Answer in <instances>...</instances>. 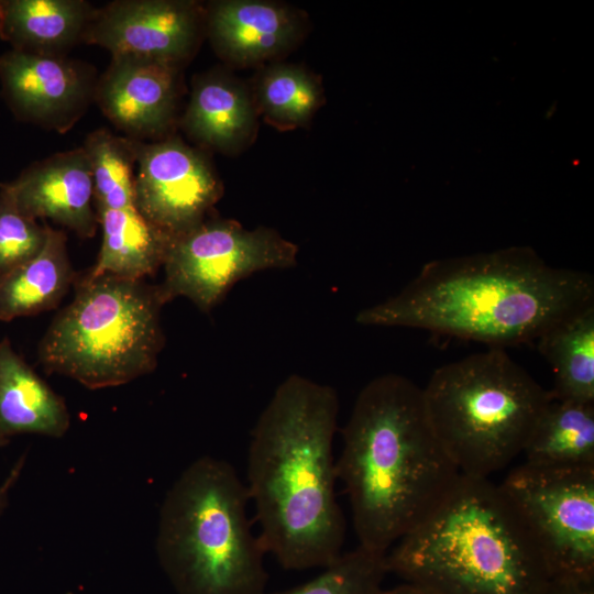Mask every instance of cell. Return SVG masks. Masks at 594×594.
<instances>
[{
	"instance_id": "10",
	"label": "cell",
	"mask_w": 594,
	"mask_h": 594,
	"mask_svg": "<svg viewBox=\"0 0 594 594\" xmlns=\"http://www.w3.org/2000/svg\"><path fill=\"white\" fill-rule=\"evenodd\" d=\"M136 152L134 208L174 238L204 222L223 193L206 151L172 134Z\"/></svg>"
},
{
	"instance_id": "30",
	"label": "cell",
	"mask_w": 594,
	"mask_h": 594,
	"mask_svg": "<svg viewBox=\"0 0 594 594\" xmlns=\"http://www.w3.org/2000/svg\"><path fill=\"white\" fill-rule=\"evenodd\" d=\"M8 443V440L0 438V447H3Z\"/></svg>"
},
{
	"instance_id": "3",
	"label": "cell",
	"mask_w": 594,
	"mask_h": 594,
	"mask_svg": "<svg viewBox=\"0 0 594 594\" xmlns=\"http://www.w3.org/2000/svg\"><path fill=\"white\" fill-rule=\"evenodd\" d=\"M336 460L359 546L387 552L449 496L461 473L427 414L422 388L385 374L358 395Z\"/></svg>"
},
{
	"instance_id": "18",
	"label": "cell",
	"mask_w": 594,
	"mask_h": 594,
	"mask_svg": "<svg viewBox=\"0 0 594 594\" xmlns=\"http://www.w3.org/2000/svg\"><path fill=\"white\" fill-rule=\"evenodd\" d=\"M94 12L84 0L0 1V36L14 51L66 56L82 42Z\"/></svg>"
},
{
	"instance_id": "15",
	"label": "cell",
	"mask_w": 594,
	"mask_h": 594,
	"mask_svg": "<svg viewBox=\"0 0 594 594\" xmlns=\"http://www.w3.org/2000/svg\"><path fill=\"white\" fill-rule=\"evenodd\" d=\"M0 191L26 217L52 220L81 238L96 234L94 182L82 146L33 163Z\"/></svg>"
},
{
	"instance_id": "11",
	"label": "cell",
	"mask_w": 594,
	"mask_h": 594,
	"mask_svg": "<svg viewBox=\"0 0 594 594\" xmlns=\"http://www.w3.org/2000/svg\"><path fill=\"white\" fill-rule=\"evenodd\" d=\"M205 34V6L191 0H117L95 9L82 42L111 56H135L177 66Z\"/></svg>"
},
{
	"instance_id": "29",
	"label": "cell",
	"mask_w": 594,
	"mask_h": 594,
	"mask_svg": "<svg viewBox=\"0 0 594 594\" xmlns=\"http://www.w3.org/2000/svg\"><path fill=\"white\" fill-rule=\"evenodd\" d=\"M374 594H422L421 592H419L417 588H415L414 586L409 585V584H403V585H398V586H395V587H392V588H380L376 593Z\"/></svg>"
},
{
	"instance_id": "27",
	"label": "cell",
	"mask_w": 594,
	"mask_h": 594,
	"mask_svg": "<svg viewBox=\"0 0 594 594\" xmlns=\"http://www.w3.org/2000/svg\"><path fill=\"white\" fill-rule=\"evenodd\" d=\"M547 594H594V582L552 580Z\"/></svg>"
},
{
	"instance_id": "28",
	"label": "cell",
	"mask_w": 594,
	"mask_h": 594,
	"mask_svg": "<svg viewBox=\"0 0 594 594\" xmlns=\"http://www.w3.org/2000/svg\"><path fill=\"white\" fill-rule=\"evenodd\" d=\"M24 461H25V455H22L12 468L6 481L0 485V514L2 513V510L6 508L8 504L10 490L14 486V484L16 483L18 479L21 475Z\"/></svg>"
},
{
	"instance_id": "26",
	"label": "cell",
	"mask_w": 594,
	"mask_h": 594,
	"mask_svg": "<svg viewBox=\"0 0 594 594\" xmlns=\"http://www.w3.org/2000/svg\"><path fill=\"white\" fill-rule=\"evenodd\" d=\"M47 224L26 217L0 191V278L36 255Z\"/></svg>"
},
{
	"instance_id": "19",
	"label": "cell",
	"mask_w": 594,
	"mask_h": 594,
	"mask_svg": "<svg viewBox=\"0 0 594 594\" xmlns=\"http://www.w3.org/2000/svg\"><path fill=\"white\" fill-rule=\"evenodd\" d=\"M102 243L90 276L144 280L163 267L174 239L135 208H97Z\"/></svg>"
},
{
	"instance_id": "16",
	"label": "cell",
	"mask_w": 594,
	"mask_h": 594,
	"mask_svg": "<svg viewBox=\"0 0 594 594\" xmlns=\"http://www.w3.org/2000/svg\"><path fill=\"white\" fill-rule=\"evenodd\" d=\"M258 117L251 87L215 68L194 79L180 127L197 147L237 155L254 142Z\"/></svg>"
},
{
	"instance_id": "4",
	"label": "cell",
	"mask_w": 594,
	"mask_h": 594,
	"mask_svg": "<svg viewBox=\"0 0 594 594\" xmlns=\"http://www.w3.org/2000/svg\"><path fill=\"white\" fill-rule=\"evenodd\" d=\"M386 565L422 594H547L553 580L499 484L465 475L386 552Z\"/></svg>"
},
{
	"instance_id": "6",
	"label": "cell",
	"mask_w": 594,
	"mask_h": 594,
	"mask_svg": "<svg viewBox=\"0 0 594 594\" xmlns=\"http://www.w3.org/2000/svg\"><path fill=\"white\" fill-rule=\"evenodd\" d=\"M422 393L435 433L461 475L485 479L522 453L552 399L503 348L438 367Z\"/></svg>"
},
{
	"instance_id": "25",
	"label": "cell",
	"mask_w": 594,
	"mask_h": 594,
	"mask_svg": "<svg viewBox=\"0 0 594 594\" xmlns=\"http://www.w3.org/2000/svg\"><path fill=\"white\" fill-rule=\"evenodd\" d=\"M388 573L386 552L362 546L342 553L312 580L285 591L262 594H374Z\"/></svg>"
},
{
	"instance_id": "13",
	"label": "cell",
	"mask_w": 594,
	"mask_h": 594,
	"mask_svg": "<svg viewBox=\"0 0 594 594\" xmlns=\"http://www.w3.org/2000/svg\"><path fill=\"white\" fill-rule=\"evenodd\" d=\"M180 66L135 57L112 56L98 77L95 101L128 138L162 140L177 119Z\"/></svg>"
},
{
	"instance_id": "24",
	"label": "cell",
	"mask_w": 594,
	"mask_h": 594,
	"mask_svg": "<svg viewBox=\"0 0 594 594\" xmlns=\"http://www.w3.org/2000/svg\"><path fill=\"white\" fill-rule=\"evenodd\" d=\"M82 147L90 165L97 208H134L136 140L98 129L87 135Z\"/></svg>"
},
{
	"instance_id": "1",
	"label": "cell",
	"mask_w": 594,
	"mask_h": 594,
	"mask_svg": "<svg viewBox=\"0 0 594 594\" xmlns=\"http://www.w3.org/2000/svg\"><path fill=\"white\" fill-rule=\"evenodd\" d=\"M333 387L290 375L257 419L246 491L266 553L287 570L326 568L342 553L345 521L336 497Z\"/></svg>"
},
{
	"instance_id": "22",
	"label": "cell",
	"mask_w": 594,
	"mask_h": 594,
	"mask_svg": "<svg viewBox=\"0 0 594 594\" xmlns=\"http://www.w3.org/2000/svg\"><path fill=\"white\" fill-rule=\"evenodd\" d=\"M522 453L535 466L594 468V404L551 399Z\"/></svg>"
},
{
	"instance_id": "8",
	"label": "cell",
	"mask_w": 594,
	"mask_h": 594,
	"mask_svg": "<svg viewBox=\"0 0 594 594\" xmlns=\"http://www.w3.org/2000/svg\"><path fill=\"white\" fill-rule=\"evenodd\" d=\"M298 246L267 227L245 229L231 219H206L173 239L157 285L167 304L186 297L209 312L239 280L297 264Z\"/></svg>"
},
{
	"instance_id": "14",
	"label": "cell",
	"mask_w": 594,
	"mask_h": 594,
	"mask_svg": "<svg viewBox=\"0 0 594 594\" xmlns=\"http://www.w3.org/2000/svg\"><path fill=\"white\" fill-rule=\"evenodd\" d=\"M306 24L304 12L276 1L219 0L205 6V33L232 67L275 62L304 38Z\"/></svg>"
},
{
	"instance_id": "20",
	"label": "cell",
	"mask_w": 594,
	"mask_h": 594,
	"mask_svg": "<svg viewBox=\"0 0 594 594\" xmlns=\"http://www.w3.org/2000/svg\"><path fill=\"white\" fill-rule=\"evenodd\" d=\"M75 280L67 237L47 224L40 252L0 278V321L56 308Z\"/></svg>"
},
{
	"instance_id": "9",
	"label": "cell",
	"mask_w": 594,
	"mask_h": 594,
	"mask_svg": "<svg viewBox=\"0 0 594 594\" xmlns=\"http://www.w3.org/2000/svg\"><path fill=\"white\" fill-rule=\"evenodd\" d=\"M499 486L530 530L552 579L594 582V468L524 463Z\"/></svg>"
},
{
	"instance_id": "7",
	"label": "cell",
	"mask_w": 594,
	"mask_h": 594,
	"mask_svg": "<svg viewBox=\"0 0 594 594\" xmlns=\"http://www.w3.org/2000/svg\"><path fill=\"white\" fill-rule=\"evenodd\" d=\"M73 300L38 344L46 373L90 389L120 386L153 372L165 343L158 286L111 275L76 279Z\"/></svg>"
},
{
	"instance_id": "12",
	"label": "cell",
	"mask_w": 594,
	"mask_h": 594,
	"mask_svg": "<svg viewBox=\"0 0 594 594\" xmlns=\"http://www.w3.org/2000/svg\"><path fill=\"white\" fill-rule=\"evenodd\" d=\"M95 68L66 56L11 50L0 57L2 95L21 120L65 133L95 101Z\"/></svg>"
},
{
	"instance_id": "23",
	"label": "cell",
	"mask_w": 594,
	"mask_h": 594,
	"mask_svg": "<svg viewBox=\"0 0 594 594\" xmlns=\"http://www.w3.org/2000/svg\"><path fill=\"white\" fill-rule=\"evenodd\" d=\"M251 90L258 116L279 131L307 127L324 103L320 78L292 63L263 65Z\"/></svg>"
},
{
	"instance_id": "2",
	"label": "cell",
	"mask_w": 594,
	"mask_h": 594,
	"mask_svg": "<svg viewBox=\"0 0 594 594\" xmlns=\"http://www.w3.org/2000/svg\"><path fill=\"white\" fill-rule=\"evenodd\" d=\"M592 302V275L552 267L532 250L513 248L430 262L398 294L362 309L356 322L504 348L537 340Z\"/></svg>"
},
{
	"instance_id": "17",
	"label": "cell",
	"mask_w": 594,
	"mask_h": 594,
	"mask_svg": "<svg viewBox=\"0 0 594 594\" xmlns=\"http://www.w3.org/2000/svg\"><path fill=\"white\" fill-rule=\"evenodd\" d=\"M70 426L65 400L4 338L0 341V438L19 433L63 437Z\"/></svg>"
},
{
	"instance_id": "5",
	"label": "cell",
	"mask_w": 594,
	"mask_h": 594,
	"mask_svg": "<svg viewBox=\"0 0 594 594\" xmlns=\"http://www.w3.org/2000/svg\"><path fill=\"white\" fill-rule=\"evenodd\" d=\"M250 498L233 466L201 457L165 495L156 554L177 594H262L267 572L251 531Z\"/></svg>"
},
{
	"instance_id": "21",
	"label": "cell",
	"mask_w": 594,
	"mask_h": 594,
	"mask_svg": "<svg viewBox=\"0 0 594 594\" xmlns=\"http://www.w3.org/2000/svg\"><path fill=\"white\" fill-rule=\"evenodd\" d=\"M537 346L553 373L552 399L594 404V302L546 330Z\"/></svg>"
}]
</instances>
